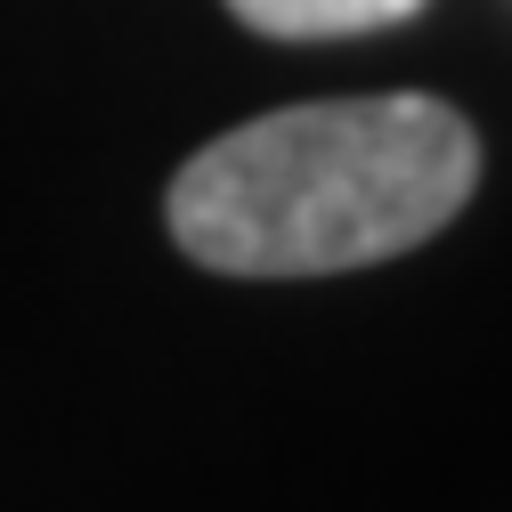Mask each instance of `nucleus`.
Here are the masks:
<instances>
[{
	"instance_id": "obj_1",
	"label": "nucleus",
	"mask_w": 512,
	"mask_h": 512,
	"mask_svg": "<svg viewBox=\"0 0 512 512\" xmlns=\"http://www.w3.org/2000/svg\"><path fill=\"white\" fill-rule=\"evenodd\" d=\"M480 196V131L431 90L252 114L171 171L163 228L212 277H350L431 244Z\"/></svg>"
},
{
	"instance_id": "obj_2",
	"label": "nucleus",
	"mask_w": 512,
	"mask_h": 512,
	"mask_svg": "<svg viewBox=\"0 0 512 512\" xmlns=\"http://www.w3.org/2000/svg\"><path fill=\"white\" fill-rule=\"evenodd\" d=\"M431 0H228V17L261 41H350L423 17Z\"/></svg>"
}]
</instances>
